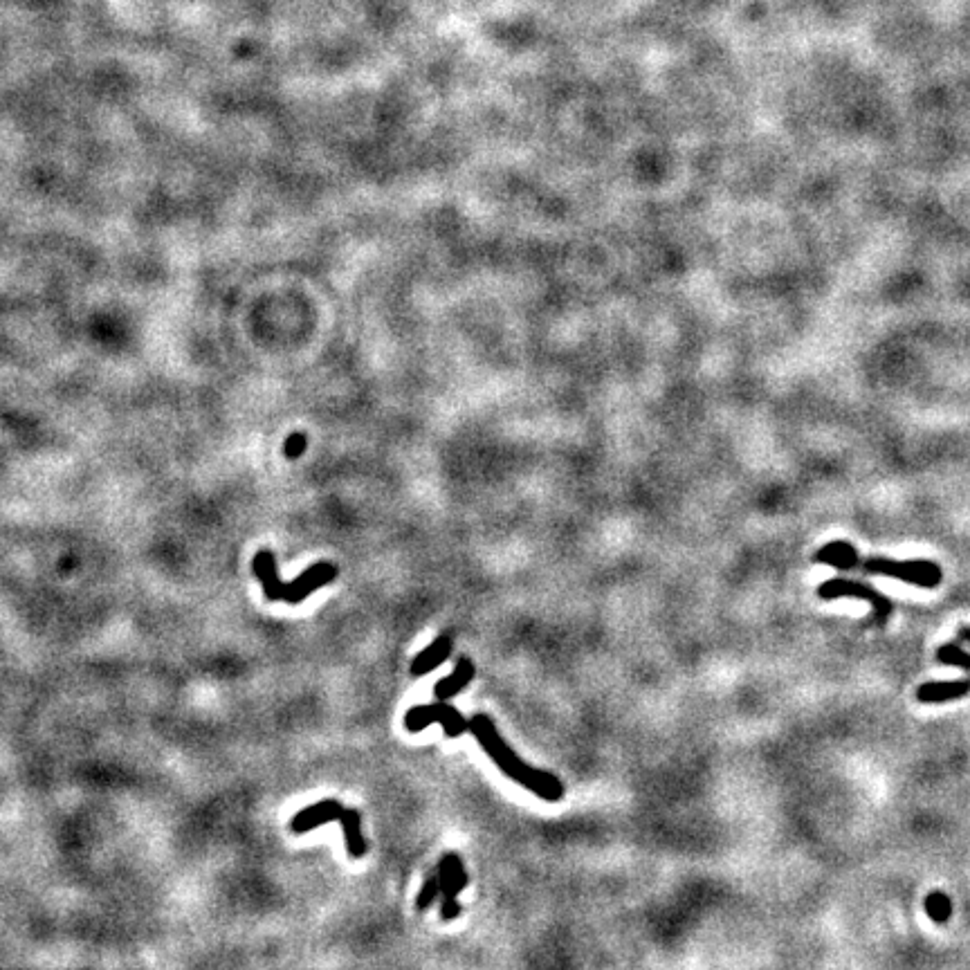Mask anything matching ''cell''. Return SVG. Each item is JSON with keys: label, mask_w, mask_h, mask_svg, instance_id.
I'll list each match as a JSON object with an SVG mask.
<instances>
[{"label": "cell", "mask_w": 970, "mask_h": 970, "mask_svg": "<svg viewBox=\"0 0 970 970\" xmlns=\"http://www.w3.org/2000/svg\"><path fill=\"white\" fill-rule=\"evenodd\" d=\"M470 732L474 735V739L479 741V746L485 750V755H488L492 762L499 766V771L506 777H510L512 782L521 784L524 789H528L544 802H560L564 798V784L548 771L526 764L524 759H521L515 750L506 744V739L499 735L497 726L492 724V719L488 715H474L470 719Z\"/></svg>", "instance_id": "1"}, {"label": "cell", "mask_w": 970, "mask_h": 970, "mask_svg": "<svg viewBox=\"0 0 970 970\" xmlns=\"http://www.w3.org/2000/svg\"><path fill=\"white\" fill-rule=\"evenodd\" d=\"M252 571L259 578L265 598L270 602H288V605H299L308 596H313L317 589L326 587L337 578V566L331 562H317L299 575L292 582H281L277 573V560L270 551H259L252 560Z\"/></svg>", "instance_id": "2"}, {"label": "cell", "mask_w": 970, "mask_h": 970, "mask_svg": "<svg viewBox=\"0 0 970 970\" xmlns=\"http://www.w3.org/2000/svg\"><path fill=\"white\" fill-rule=\"evenodd\" d=\"M863 569L872 575H885V578L901 580L905 584H914L921 589H935L944 578L941 566L928 560H890V557H869L865 560Z\"/></svg>", "instance_id": "3"}, {"label": "cell", "mask_w": 970, "mask_h": 970, "mask_svg": "<svg viewBox=\"0 0 970 970\" xmlns=\"http://www.w3.org/2000/svg\"><path fill=\"white\" fill-rule=\"evenodd\" d=\"M432 724H441L445 735L450 739H459L470 730V721L465 719L459 710L450 703L438 699V703H427V706H414L407 710L405 728L409 732H420Z\"/></svg>", "instance_id": "4"}, {"label": "cell", "mask_w": 970, "mask_h": 970, "mask_svg": "<svg viewBox=\"0 0 970 970\" xmlns=\"http://www.w3.org/2000/svg\"><path fill=\"white\" fill-rule=\"evenodd\" d=\"M818 598L820 600H838V598L865 600V602H869V605H872L874 620L881 622V625L892 616V611H894L892 600H887L883 593H878L874 587H869V584L845 580V578H834V580L822 582L818 587Z\"/></svg>", "instance_id": "5"}, {"label": "cell", "mask_w": 970, "mask_h": 970, "mask_svg": "<svg viewBox=\"0 0 970 970\" xmlns=\"http://www.w3.org/2000/svg\"><path fill=\"white\" fill-rule=\"evenodd\" d=\"M438 876H441V890H443V921L459 919L461 905L459 894L468 887V872H465L463 860L459 854H445L438 863Z\"/></svg>", "instance_id": "6"}, {"label": "cell", "mask_w": 970, "mask_h": 970, "mask_svg": "<svg viewBox=\"0 0 970 970\" xmlns=\"http://www.w3.org/2000/svg\"><path fill=\"white\" fill-rule=\"evenodd\" d=\"M344 813H346V807H342L337 800H322L313 804V807L301 809L297 816L292 818L290 829L295 831V834H306V831L322 827L326 822H333V820L340 822Z\"/></svg>", "instance_id": "7"}, {"label": "cell", "mask_w": 970, "mask_h": 970, "mask_svg": "<svg viewBox=\"0 0 970 970\" xmlns=\"http://www.w3.org/2000/svg\"><path fill=\"white\" fill-rule=\"evenodd\" d=\"M966 694H970V681L957 679V681H926V683H921L914 697H917L919 703L932 706V703H946V701L962 699V697H966Z\"/></svg>", "instance_id": "8"}, {"label": "cell", "mask_w": 970, "mask_h": 970, "mask_svg": "<svg viewBox=\"0 0 970 970\" xmlns=\"http://www.w3.org/2000/svg\"><path fill=\"white\" fill-rule=\"evenodd\" d=\"M452 649H454L452 636H438L432 645L425 647L423 652L411 661V667H409L411 676H425L432 670H436L438 665H443L447 658H450Z\"/></svg>", "instance_id": "9"}, {"label": "cell", "mask_w": 970, "mask_h": 970, "mask_svg": "<svg viewBox=\"0 0 970 970\" xmlns=\"http://www.w3.org/2000/svg\"><path fill=\"white\" fill-rule=\"evenodd\" d=\"M474 674H477V667H474L472 658H468V656L459 658V663H456L454 672L436 683V688H434L436 699L447 701V699L456 697V694H459L463 688H468V685L472 683Z\"/></svg>", "instance_id": "10"}, {"label": "cell", "mask_w": 970, "mask_h": 970, "mask_svg": "<svg viewBox=\"0 0 970 970\" xmlns=\"http://www.w3.org/2000/svg\"><path fill=\"white\" fill-rule=\"evenodd\" d=\"M813 560L818 564L834 566V569H840V571H849L860 564V555L854 546L840 539V542H831L822 546Z\"/></svg>", "instance_id": "11"}, {"label": "cell", "mask_w": 970, "mask_h": 970, "mask_svg": "<svg viewBox=\"0 0 970 970\" xmlns=\"http://www.w3.org/2000/svg\"><path fill=\"white\" fill-rule=\"evenodd\" d=\"M937 661L941 665L959 667L970 674V652H966L964 647H959L957 643H944L937 649Z\"/></svg>", "instance_id": "12"}, {"label": "cell", "mask_w": 970, "mask_h": 970, "mask_svg": "<svg viewBox=\"0 0 970 970\" xmlns=\"http://www.w3.org/2000/svg\"><path fill=\"white\" fill-rule=\"evenodd\" d=\"M923 908H926V914L935 923H946L950 919V914H953V903H950L948 894L944 892H930L926 896Z\"/></svg>", "instance_id": "13"}, {"label": "cell", "mask_w": 970, "mask_h": 970, "mask_svg": "<svg viewBox=\"0 0 970 970\" xmlns=\"http://www.w3.org/2000/svg\"><path fill=\"white\" fill-rule=\"evenodd\" d=\"M443 894L441 890V876H427V881L423 883V890L416 896V908L420 912H425L427 908H432V903L436 901V896Z\"/></svg>", "instance_id": "14"}, {"label": "cell", "mask_w": 970, "mask_h": 970, "mask_svg": "<svg viewBox=\"0 0 970 970\" xmlns=\"http://www.w3.org/2000/svg\"><path fill=\"white\" fill-rule=\"evenodd\" d=\"M959 638L966 640V643H970V625H964L962 629H959Z\"/></svg>", "instance_id": "15"}]
</instances>
